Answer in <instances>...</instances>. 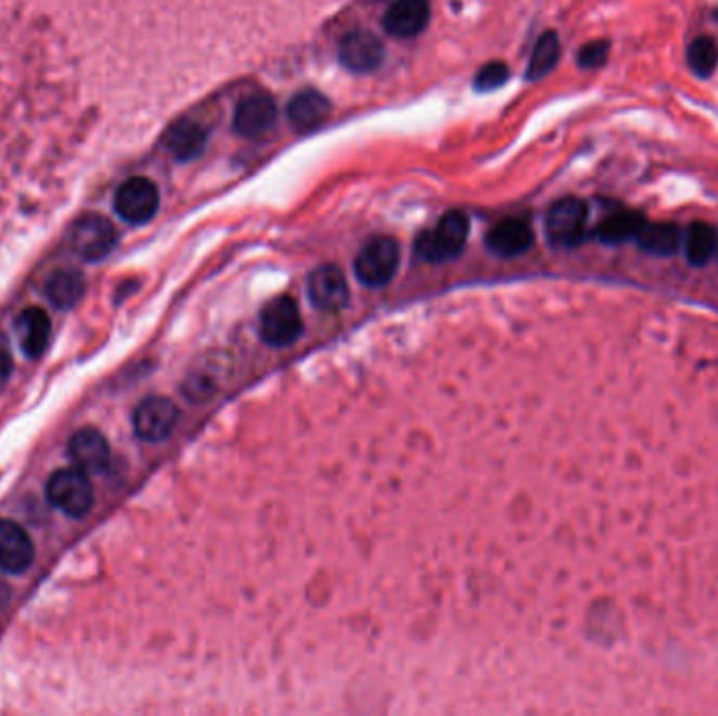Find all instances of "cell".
I'll use <instances>...</instances> for the list:
<instances>
[{
    "mask_svg": "<svg viewBox=\"0 0 718 716\" xmlns=\"http://www.w3.org/2000/svg\"><path fill=\"white\" fill-rule=\"evenodd\" d=\"M179 421L177 406L166 397H148L143 399L132 417L134 431L145 442H163Z\"/></svg>",
    "mask_w": 718,
    "mask_h": 716,
    "instance_id": "ba28073f",
    "label": "cell"
},
{
    "mask_svg": "<svg viewBox=\"0 0 718 716\" xmlns=\"http://www.w3.org/2000/svg\"><path fill=\"white\" fill-rule=\"evenodd\" d=\"M509 80V67L502 62H491V64L484 65L482 72L475 78V89L477 91H491L502 87Z\"/></svg>",
    "mask_w": 718,
    "mask_h": 716,
    "instance_id": "484cf974",
    "label": "cell"
},
{
    "mask_svg": "<svg viewBox=\"0 0 718 716\" xmlns=\"http://www.w3.org/2000/svg\"><path fill=\"white\" fill-rule=\"evenodd\" d=\"M637 242L650 255L670 257L679 251L681 229L677 228L675 223H645Z\"/></svg>",
    "mask_w": 718,
    "mask_h": 716,
    "instance_id": "44dd1931",
    "label": "cell"
},
{
    "mask_svg": "<svg viewBox=\"0 0 718 716\" xmlns=\"http://www.w3.org/2000/svg\"><path fill=\"white\" fill-rule=\"evenodd\" d=\"M687 64L697 76H702V78L710 76L718 65L717 42L708 36L695 38L687 49Z\"/></svg>",
    "mask_w": 718,
    "mask_h": 716,
    "instance_id": "cb8c5ba5",
    "label": "cell"
},
{
    "mask_svg": "<svg viewBox=\"0 0 718 716\" xmlns=\"http://www.w3.org/2000/svg\"><path fill=\"white\" fill-rule=\"evenodd\" d=\"M11 370H13V359L9 356L7 347L0 345V389H2V385L9 381Z\"/></svg>",
    "mask_w": 718,
    "mask_h": 716,
    "instance_id": "4316f807",
    "label": "cell"
},
{
    "mask_svg": "<svg viewBox=\"0 0 718 716\" xmlns=\"http://www.w3.org/2000/svg\"><path fill=\"white\" fill-rule=\"evenodd\" d=\"M303 334V318L298 305L291 296L271 301L261 314V336L265 343L275 347L293 345Z\"/></svg>",
    "mask_w": 718,
    "mask_h": 716,
    "instance_id": "8992f818",
    "label": "cell"
},
{
    "mask_svg": "<svg viewBox=\"0 0 718 716\" xmlns=\"http://www.w3.org/2000/svg\"><path fill=\"white\" fill-rule=\"evenodd\" d=\"M118 242L116 228L101 215H85L72 228V248L80 259L98 263L105 259Z\"/></svg>",
    "mask_w": 718,
    "mask_h": 716,
    "instance_id": "5b68a950",
    "label": "cell"
},
{
    "mask_svg": "<svg viewBox=\"0 0 718 716\" xmlns=\"http://www.w3.org/2000/svg\"><path fill=\"white\" fill-rule=\"evenodd\" d=\"M69 458L85 473H101L110 464V444L98 429H82L69 442Z\"/></svg>",
    "mask_w": 718,
    "mask_h": 716,
    "instance_id": "5bb4252c",
    "label": "cell"
},
{
    "mask_svg": "<svg viewBox=\"0 0 718 716\" xmlns=\"http://www.w3.org/2000/svg\"><path fill=\"white\" fill-rule=\"evenodd\" d=\"M588 206L580 197H561L549 208L547 235L555 246H578L587 235Z\"/></svg>",
    "mask_w": 718,
    "mask_h": 716,
    "instance_id": "277c9868",
    "label": "cell"
},
{
    "mask_svg": "<svg viewBox=\"0 0 718 716\" xmlns=\"http://www.w3.org/2000/svg\"><path fill=\"white\" fill-rule=\"evenodd\" d=\"M34 561V545L26 529L11 520H0V570L24 574Z\"/></svg>",
    "mask_w": 718,
    "mask_h": 716,
    "instance_id": "8fae6325",
    "label": "cell"
},
{
    "mask_svg": "<svg viewBox=\"0 0 718 716\" xmlns=\"http://www.w3.org/2000/svg\"><path fill=\"white\" fill-rule=\"evenodd\" d=\"M428 17V0H397L387 9L383 26L392 36L412 38L425 30Z\"/></svg>",
    "mask_w": 718,
    "mask_h": 716,
    "instance_id": "4fadbf2b",
    "label": "cell"
},
{
    "mask_svg": "<svg viewBox=\"0 0 718 716\" xmlns=\"http://www.w3.org/2000/svg\"><path fill=\"white\" fill-rule=\"evenodd\" d=\"M469 217L462 210L446 213L439 223L416 240V255L428 263L457 259L469 238Z\"/></svg>",
    "mask_w": 718,
    "mask_h": 716,
    "instance_id": "6da1fadb",
    "label": "cell"
},
{
    "mask_svg": "<svg viewBox=\"0 0 718 716\" xmlns=\"http://www.w3.org/2000/svg\"><path fill=\"white\" fill-rule=\"evenodd\" d=\"M399 244L393 238L381 235L368 240L356 259L359 282L370 289L389 284L399 267Z\"/></svg>",
    "mask_w": 718,
    "mask_h": 716,
    "instance_id": "3957f363",
    "label": "cell"
},
{
    "mask_svg": "<svg viewBox=\"0 0 718 716\" xmlns=\"http://www.w3.org/2000/svg\"><path fill=\"white\" fill-rule=\"evenodd\" d=\"M49 502L69 517H82L91 511L95 500V489L89 473L80 469L55 471L47 484Z\"/></svg>",
    "mask_w": 718,
    "mask_h": 716,
    "instance_id": "7a4b0ae2",
    "label": "cell"
},
{
    "mask_svg": "<svg viewBox=\"0 0 718 716\" xmlns=\"http://www.w3.org/2000/svg\"><path fill=\"white\" fill-rule=\"evenodd\" d=\"M717 229L708 223H691L687 229L685 255L693 267H704L717 255Z\"/></svg>",
    "mask_w": 718,
    "mask_h": 716,
    "instance_id": "7402d4cb",
    "label": "cell"
},
{
    "mask_svg": "<svg viewBox=\"0 0 718 716\" xmlns=\"http://www.w3.org/2000/svg\"><path fill=\"white\" fill-rule=\"evenodd\" d=\"M385 47L372 33H351L341 42V62L358 74H366L383 64Z\"/></svg>",
    "mask_w": 718,
    "mask_h": 716,
    "instance_id": "7c38bea8",
    "label": "cell"
},
{
    "mask_svg": "<svg viewBox=\"0 0 718 716\" xmlns=\"http://www.w3.org/2000/svg\"><path fill=\"white\" fill-rule=\"evenodd\" d=\"M559 57H561V42H559V36L555 33H544L536 47H534V53H531V60H529V67H527V78L529 80H540L544 78L547 74H551L555 69V65L559 64Z\"/></svg>",
    "mask_w": 718,
    "mask_h": 716,
    "instance_id": "603a6c76",
    "label": "cell"
},
{
    "mask_svg": "<svg viewBox=\"0 0 718 716\" xmlns=\"http://www.w3.org/2000/svg\"><path fill=\"white\" fill-rule=\"evenodd\" d=\"M278 118L275 101L269 93H251L248 98L242 99L235 116H233V129L242 137H261L267 130L273 129Z\"/></svg>",
    "mask_w": 718,
    "mask_h": 716,
    "instance_id": "9c48e42d",
    "label": "cell"
},
{
    "mask_svg": "<svg viewBox=\"0 0 718 716\" xmlns=\"http://www.w3.org/2000/svg\"><path fill=\"white\" fill-rule=\"evenodd\" d=\"M44 293L55 307L69 309L82 298V293H85L82 276L74 269H57L49 276Z\"/></svg>",
    "mask_w": 718,
    "mask_h": 716,
    "instance_id": "ffe728a7",
    "label": "cell"
},
{
    "mask_svg": "<svg viewBox=\"0 0 718 716\" xmlns=\"http://www.w3.org/2000/svg\"><path fill=\"white\" fill-rule=\"evenodd\" d=\"M486 244L498 257H520L534 244V231L523 219H502L488 231Z\"/></svg>",
    "mask_w": 718,
    "mask_h": 716,
    "instance_id": "9a60e30c",
    "label": "cell"
},
{
    "mask_svg": "<svg viewBox=\"0 0 718 716\" xmlns=\"http://www.w3.org/2000/svg\"><path fill=\"white\" fill-rule=\"evenodd\" d=\"M164 143L177 161H192L206 148V130L194 120H179L168 129Z\"/></svg>",
    "mask_w": 718,
    "mask_h": 716,
    "instance_id": "ac0fdd59",
    "label": "cell"
},
{
    "mask_svg": "<svg viewBox=\"0 0 718 716\" xmlns=\"http://www.w3.org/2000/svg\"><path fill=\"white\" fill-rule=\"evenodd\" d=\"M307 289H309V296H311L313 305L322 311H341L349 303L347 278L334 265L318 267L309 276Z\"/></svg>",
    "mask_w": 718,
    "mask_h": 716,
    "instance_id": "30bf717a",
    "label": "cell"
},
{
    "mask_svg": "<svg viewBox=\"0 0 718 716\" xmlns=\"http://www.w3.org/2000/svg\"><path fill=\"white\" fill-rule=\"evenodd\" d=\"M15 330L26 356L38 358L44 354L51 336V320L42 309L33 307L22 311V316L15 322Z\"/></svg>",
    "mask_w": 718,
    "mask_h": 716,
    "instance_id": "e0dca14e",
    "label": "cell"
},
{
    "mask_svg": "<svg viewBox=\"0 0 718 716\" xmlns=\"http://www.w3.org/2000/svg\"><path fill=\"white\" fill-rule=\"evenodd\" d=\"M610 60V40H592L578 53V65L582 69H597Z\"/></svg>",
    "mask_w": 718,
    "mask_h": 716,
    "instance_id": "d4e9b609",
    "label": "cell"
},
{
    "mask_svg": "<svg viewBox=\"0 0 718 716\" xmlns=\"http://www.w3.org/2000/svg\"><path fill=\"white\" fill-rule=\"evenodd\" d=\"M330 116V101L320 91H300L289 103V120L300 132L322 127Z\"/></svg>",
    "mask_w": 718,
    "mask_h": 716,
    "instance_id": "2e32d148",
    "label": "cell"
},
{
    "mask_svg": "<svg viewBox=\"0 0 718 716\" xmlns=\"http://www.w3.org/2000/svg\"><path fill=\"white\" fill-rule=\"evenodd\" d=\"M645 223L648 219L639 210H616L597 226L594 238L605 244H621L628 240H637Z\"/></svg>",
    "mask_w": 718,
    "mask_h": 716,
    "instance_id": "d6986e66",
    "label": "cell"
},
{
    "mask_svg": "<svg viewBox=\"0 0 718 716\" xmlns=\"http://www.w3.org/2000/svg\"><path fill=\"white\" fill-rule=\"evenodd\" d=\"M161 206V194L148 177H132L125 181L116 194V213L134 226L148 223Z\"/></svg>",
    "mask_w": 718,
    "mask_h": 716,
    "instance_id": "52a82bcc",
    "label": "cell"
}]
</instances>
